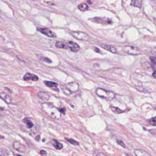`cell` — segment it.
Returning <instances> with one entry per match:
<instances>
[{
	"label": "cell",
	"mask_w": 156,
	"mask_h": 156,
	"mask_svg": "<svg viewBox=\"0 0 156 156\" xmlns=\"http://www.w3.org/2000/svg\"><path fill=\"white\" fill-rule=\"evenodd\" d=\"M41 108L45 114L52 118L58 119L61 117V112L60 109L49 103H43L41 105Z\"/></svg>",
	"instance_id": "obj_1"
},
{
	"label": "cell",
	"mask_w": 156,
	"mask_h": 156,
	"mask_svg": "<svg viewBox=\"0 0 156 156\" xmlns=\"http://www.w3.org/2000/svg\"><path fill=\"white\" fill-rule=\"evenodd\" d=\"M64 93L66 95H70L73 93L77 92L79 89V85L76 82H73L68 83L65 86L61 87Z\"/></svg>",
	"instance_id": "obj_2"
},
{
	"label": "cell",
	"mask_w": 156,
	"mask_h": 156,
	"mask_svg": "<svg viewBox=\"0 0 156 156\" xmlns=\"http://www.w3.org/2000/svg\"><path fill=\"white\" fill-rule=\"evenodd\" d=\"M96 94L99 97L105 98L108 101L113 100L115 97V94L114 92L106 91L102 88H98L96 90Z\"/></svg>",
	"instance_id": "obj_3"
},
{
	"label": "cell",
	"mask_w": 156,
	"mask_h": 156,
	"mask_svg": "<svg viewBox=\"0 0 156 156\" xmlns=\"http://www.w3.org/2000/svg\"><path fill=\"white\" fill-rule=\"evenodd\" d=\"M124 52L131 55H137L141 53V51L139 48L132 46H126L122 49Z\"/></svg>",
	"instance_id": "obj_4"
},
{
	"label": "cell",
	"mask_w": 156,
	"mask_h": 156,
	"mask_svg": "<svg viewBox=\"0 0 156 156\" xmlns=\"http://www.w3.org/2000/svg\"><path fill=\"white\" fill-rule=\"evenodd\" d=\"M72 35L76 39L87 41L89 40L90 36L88 34L83 32L75 31L72 33Z\"/></svg>",
	"instance_id": "obj_5"
},
{
	"label": "cell",
	"mask_w": 156,
	"mask_h": 156,
	"mask_svg": "<svg viewBox=\"0 0 156 156\" xmlns=\"http://www.w3.org/2000/svg\"><path fill=\"white\" fill-rule=\"evenodd\" d=\"M37 30L40 32L46 35L48 37H51V38H55L56 37V34L54 32L51 31L50 29H47V28H38Z\"/></svg>",
	"instance_id": "obj_6"
},
{
	"label": "cell",
	"mask_w": 156,
	"mask_h": 156,
	"mask_svg": "<svg viewBox=\"0 0 156 156\" xmlns=\"http://www.w3.org/2000/svg\"><path fill=\"white\" fill-rule=\"evenodd\" d=\"M12 146H13V148L14 149L20 151V152L24 153L27 151V148L25 146L22 145L20 143H19V142H17V141L13 142Z\"/></svg>",
	"instance_id": "obj_7"
},
{
	"label": "cell",
	"mask_w": 156,
	"mask_h": 156,
	"mask_svg": "<svg viewBox=\"0 0 156 156\" xmlns=\"http://www.w3.org/2000/svg\"><path fill=\"white\" fill-rule=\"evenodd\" d=\"M68 44V47L73 52H77L80 50V46L78 44L74 42L70 41L67 43Z\"/></svg>",
	"instance_id": "obj_8"
},
{
	"label": "cell",
	"mask_w": 156,
	"mask_h": 156,
	"mask_svg": "<svg viewBox=\"0 0 156 156\" xmlns=\"http://www.w3.org/2000/svg\"><path fill=\"white\" fill-rule=\"evenodd\" d=\"M23 80L24 81H29V80H32V81H38L39 79V77L38 76L33 74L28 73L26 74L23 77Z\"/></svg>",
	"instance_id": "obj_9"
},
{
	"label": "cell",
	"mask_w": 156,
	"mask_h": 156,
	"mask_svg": "<svg viewBox=\"0 0 156 156\" xmlns=\"http://www.w3.org/2000/svg\"><path fill=\"white\" fill-rule=\"evenodd\" d=\"M38 97L40 99L44 101H48L50 99V95L48 93L44 92H40L38 93Z\"/></svg>",
	"instance_id": "obj_10"
},
{
	"label": "cell",
	"mask_w": 156,
	"mask_h": 156,
	"mask_svg": "<svg viewBox=\"0 0 156 156\" xmlns=\"http://www.w3.org/2000/svg\"><path fill=\"white\" fill-rule=\"evenodd\" d=\"M1 153L2 155L4 156H14L15 154L13 151L9 148H2L1 150Z\"/></svg>",
	"instance_id": "obj_11"
},
{
	"label": "cell",
	"mask_w": 156,
	"mask_h": 156,
	"mask_svg": "<svg viewBox=\"0 0 156 156\" xmlns=\"http://www.w3.org/2000/svg\"><path fill=\"white\" fill-rule=\"evenodd\" d=\"M135 155L137 156H150V154L147 151L142 150L136 149L134 151Z\"/></svg>",
	"instance_id": "obj_12"
},
{
	"label": "cell",
	"mask_w": 156,
	"mask_h": 156,
	"mask_svg": "<svg viewBox=\"0 0 156 156\" xmlns=\"http://www.w3.org/2000/svg\"><path fill=\"white\" fill-rule=\"evenodd\" d=\"M104 49L107 51H109L110 52L113 53H116L117 52L116 49L112 45H109V44H105L102 46Z\"/></svg>",
	"instance_id": "obj_13"
},
{
	"label": "cell",
	"mask_w": 156,
	"mask_h": 156,
	"mask_svg": "<svg viewBox=\"0 0 156 156\" xmlns=\"http://www.w3.org/2000/svg\"><path fill=\"white\" fill-rule=\"evenodd\" d=\"M55 46L57 48H60V49H68L69 48L67 43L63 41L56 42Z\"/></svg>",
	"instance_id": "obj_14"
},
{
	"label": "cell",
	"mask_w": 156,
	"mask_h": 156,
	"mask_svg": "<svg viewBox=\"0 0 156 156\" xmlns=\"http://www.w3.org/2000/svg\"><path fill=\"white\" fill-rule=\"evenodd\" d=\"M1 98L2 99H3L4 101L8 104H10L11 103V98L9 96L5 93H2L1 94Z\"/></svg>",
	"instance_id": "obj_15"
},
{
	"label": "cell",
	"mask_w": 156,
	"mask_h": 156,
	"mask_svg": "<svg viewBox=\"0 0 156 156\" xmlns=\"http://www.w3.org/2000/svg\"><path fill=\"white\" fill-rule=\"evenodd\" d=\"M142 0H131V5L134 7L141 8L142 6Z\"/></svg>",
	"instance_id": "obj_16"
},
{
	"label": "cell",
	"mask_w": 156,
	"mask_h": 156,
	"mask_svg": "<svg viewBox=\"0 0 156 156\" xmlns=\"http://www.w3.org/2000/svg\"><path fill=\"white\" fill-rule=\"evenodd\" d=\"M93 21L95 22L99 23H111V21H109L108 20L106 19H102V18H96L93 19Z\"/></svg>",
	"instance_id": "obj_17"
},
{
	"label": "cell",
	"mask_w": 156,
	"mask_h": 156,
	"mask_svg": "<svg viewBox=\"0 0 156 156\" xmlns=\"http://www.w3.org/2000/svg\"><path fill=\"white\" fill-rule=\"evenodd\" d=\"M23 121L25 124H26V126L28 128H32L33 127V123L30 119L27 118H25L23 119Z\"/></svg>",
	"instance_id": "obj_18"
},
{
	"label": "cell",
	"mask_w": 156,
	"mask_h": 156,
	"mask_svg": "<svg viewBox=\"0 0 156 156\" xmlns=\"http://www.w3.org/2000/svg\"><path fill=\"white\" fill-rule=\"evenodd\" d=\"M45 85L49 87H57L58 84L57 83L55 82H51V81H44V82Z\"/></svg>",
	"instance_id": "obj_19"
},
{
	"label": "cell",
	"mask_w": 156,
	"mask_h": 156,
	"mask_svg": "<svg viewBox=\"0 0 156 156\" xmlns=\"http://www.w3.org/2000/svg\"><path fill=\"white\" fill-rule=\"evenodd\" d=\"M78 9L82 12L86 11L88 9V6L86 3H81L80 5H78Z\"/></svg>",
	"instance_id": "obj_20"
},
{
	"label": "cell",
	"mask_w": 156,
	"mask_h": 156,
	"mask_svg": "<svg viewBox=\"0 0 156 156\" xmlns=\"http://www.w3.org/2000/svg\"><path fill=\"white\" fill-rule=\"evenodd\" d=\"M55 143L53 144L54 147L57 150H61L63 148V145L60 142H58L57 140H54Z\"/></svg>",
	"instance_id": "obj_21"
},
{
	"label": "cell",
	"mask_w": 156,
	"mask_h": 156,
	"mask_svg": "<svg viewBox=\"0 0 156 156\" xmlns=\"http://www.w3.org/2000/svg\"><path fill=\"white\" fill-rule=\"evenodd\" d=\"M111 110L113 111V113H115V114H119L123 113V110H121L118 108L115 107H112Z\"/></svg>",
	"instance_id": "obj_22"
},
{
	"label": "cell",
	"mask_w": 156,
	"mask_h": 156,
	"mask_svg": "<svg viewBox=\"0 0 156 156\" xmlns=\"http://www.w3.org/2000/svg\"><path fill=\"white\" fill-rule=\"evenodd\" d=\"M65 139L72 145H74V146H78L79 145V143L78 141H76V140H74L73 139L65 138Z\"/></svg>",
	"instance_id": "obj_23"
},
{
	"label": "cell",
	"mask_w": 156,
	"mask_h": 156,
	"mask_svg": "<svg viewBox=\"0 0 156 156\" xmlns=\"http://www.w3.org/2000/svg\"><path fill=\"white\" fill-rule=\"evenodd\" d=\"M40 56V57H38V58H39L40 60H41V61H43V62H46L49 63H51L52 62V61L50 60L49 58H46V57H43L42 56V57H41V55H39Z\"/></svg>",
	"instance_id": "obj_24"
},
{
	"label": "cell",
	"mask_w": 156,
	"mask_h": 156,
	"mask_svg": "<svg viewBox=\"0 0 156 156\" xmlns=\"http://www.w3.org/2000/svg\"><path fill=\"white\" fill-rule=\"evenodd\" d=\"M149 123L153 126H156V117L152 118L149 120Z\"/></svg>",
	"instance_id": "obj_25"
},
{
	"label": "cell",
	"mask_w": 156,
	"mask_h": 156,
	"mask_svg": "<svg viewBox=\"0 0 156 156\" xmlns=\"http://www.w3.org/2000/svg\"><path fill=\"white\" fill-rule=\"evenodd\" d=\"M150 59L151 62L152 64L154 66L156 65V57H154V56H151V57H150Z\"/></svg>",
	"instance_id": "obj_26"
},
{
	"label": "cell",
	"mask_w": 156,
	"mask_h": 156,
	"mask_svg": "<svg viewBox=\"0 0 156 156\" xmlns=\"http://www.w3.org/2000/svg\"><path fill=\"white\" fill-rule=\"evenodd\" d=\"M117 143L118 144H119V145H120V146H122V147H126V145H125V143H124L123 141H121V140H120V141H118Z\"/></svg>",
	"instance_id": "obj_27"
},
{
	"label": "cell",
	"mask_w": 156,
	"mask_h": 156,
	"mask_svg": "<svg viewBox=\"0 0 156 156\" xmlns=\"http://www.w3.org/2000/svg\"><path fill=\"white\" fill-rule=\"evenodd\" d=\"M151 53L153 55H155L156 57V48H154L151 50Z\"/></svg>",
	"instance_id": "obj_28"
},
{
	"label": "cell",
	"mask_w": 156,
	"mask_h": 156,
	"mask_svg": "<svg viewBox=\"0 0 156 156\" xmlns=\"http://www.w3.org/2000/svg\"><path fill=\"white\" fill-rule=\"evenodd\" d=\"M149 132H150L153 135H156V129H151V130H149Z\"/></svg>",
	"instance_id": "obj_29"
},
{
	"label": "cell",
	"mask_w": 156,
	"mask_h": 156,
	"mask_svg": "<svg viewBox=\"0 0 156 156\" xmlns=\"http://www.w3.org/2000/svg\"><path fill=\"white\" fill-rule=\"evenodd\" d=\"M40 153H41V155H43V156H45V155H47V152L45 151L44 150H41V151H40Z\"/></svg>",
	"instance_id": "obj_30"
},
{
	"label": "cell",
	"mask_w": 156,
	"mask_h": 156,
	"mask_svg": "<svg viewBox=\"0 0 156 156\" xmlns=\"http://www.w3.org/2000/svg\"><path fill=\"white\" fill-rule=\"evenodd\" d=\"M93 50L96 52L99 53L100 52V50L98 48H97V47H93Z\"/></svg>",
	"instance_id": "obj_31"
},
{
	"label": "cell",
	"mask_w": 156,
	"mask_h": 156,
	"mask_svg": "<svg viewBox=\"0 0 156 156\" xmlns=\"http://www.w3.org/2000/svg\"><path fill=\"white\" fill-rule=\"evenodd\" d=\"M60 110L61 113H62L64 115H65L66 111V109H65V108H62V109H60Z\"/></svg>",
	"instance_id": "obj_32"
},
{
	"label": "cell",
	"mask_w": 156,
	"mask_h": 156,
	"mask_svg": "<svg viewBox=\"0 0 156 156\" xmlns=\"http://www.w3.org/2000/svg\"><path fill=\"white\" fill-rule=\"evenodd\" d=\"M152 75V76H153L155 79H156V71H155V72H153Z\"/></svg>",
	"instance_id": "obj_33"
},
{
	"label": "cell",
	"mask_w": 156,
	"mask_h": 156,
	"mask_svg": "<svg viewBox=\"0 0 156 156\" xmlns=\"http://www.w3.org/2000/svg\"><path fill=\"white\" fill-rule=\"evenodd\" d=\"M47 4L49 5H50V6H54L55 5V4L54 3H52L51 2H47Z\"/></svg>",
	"instance_id": "obj_34"
},
{
	"label": "cell",
	"mask_w": 156,
	"mask_h": 156,
	"mask_svg": "<svg viewBox=\"0 0 156 156\" xmlns=\"http://www.w3.org/2000/svg\"><path fill=\"white\" fill-rule=\"evenodd\" d=\"M40 138L41 137H40V136H38L36 137V138H35V140H37V141H39V140H40Z\"/></svg>",
	"instance_id": "obj_35"
},
{
	"label": "cell",
	"mask_w": 156,
	"mask_h": 156,
	"mask_svg": "<svg viewBox=\"0 0 156 156\" xmlns=\"http://www.w3.org/2000/svg\"><path fill=\"white\" fill-rule=\"evenodd\" d=\"M98 156H100V155H105V154H103V153H98Z\"/></svg>",
	"instance_id": "obj_36"
}]
</instances>
